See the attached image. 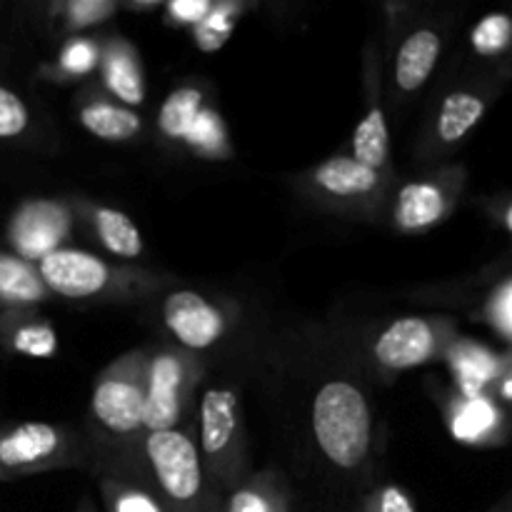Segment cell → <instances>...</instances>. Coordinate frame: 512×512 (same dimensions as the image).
I'll list each match as a JSON object with an SVG mask.
<instances>
[{"mask_svg":"<svg viewBox=\"0 0 512 512\" xmlns=\"http://www.w3.org/2000/svg\"><path fill=\"white\" fill-rule=\"evenodd\" d=\"M93 223L100 243L113 255L133 260L143 253V235L125 213L115 208H98L93 215Z\"/></svg>","mask_w":512,"mask_h":512,"instance_id":"e0dca14e","label":"cell"},{"mask_svg":"<svg viewBox=\"0 0 512 512\" xmlns=\"http://www.w3.org/2000/svg\"><path fill=\"white\" fill-rule=\"evenodd\" d=\"M230 8H215L210 10L208 18L203 20V23L198 25V30H195V40H198V45L203 50H218L220 45L228 40L230 30H233V18H230L228 13Z\"/></svg>","mask_w":512,"mask_h":512,"instance_id":"83f0119b","label":"cell"},{"mask_svg":"<svg viewBox=\"0 0 512 512\" xmlns=\"http://www.w3.org/2000/svg\"><path fill=\"white\" fill-rule=\"evenodd\" d=\"M30 113L25 100L10 88L0 85V140H15L28 130Z\"/></svg>","mask_w":512,"mask_h":512,"instance_id":"d4e9b609","label":"cell"},{"mask_svg":"<svg viewBox=\"0 0 512 512\" xmlns=\"http://www.w3.org/2000/svg\"><path fill=\"white\" fill-rule=\"evenodd\" d=\"M163 318L170 333L193 350H205L218 343L225 330V320L220 310L203 295L193 290H178L168 295L163 305Z\"/></svg>","mask_w":512,"mask_h":512,"instance_id":"ba28073f","label":"cell"},{"mask_svg":"<svg viewBox=\"0 0 512 512\" xmlns=\"http://www.w3.org/2000/svg\"><path fill=\"white\" fill-rule=\"evenodd\" d=\"M485 115L483 98L473 93H453L443 100L438 115V135L443 143L463 140Z\"/></svg>","mask_w":512,"mask_h":512,"instance_id":"d6986e66","label":"cell"},{"mask_svg":"<svg viewBox=\"0 0 512 512\" xmlns=\"http://www.w3.org/2000/svg\"><path fill=\"white\" fill-rule=\"evenodd\" d=\"M80 123L100 140H128L140 133V115L113 103H90L80 110Z\"/></svg>","mask_w":512,"mask_h":512,"instance_id":"2e32d148","label":"cell"},{"mask_svg":"<svg viewBox=\"0 0 512 512\" xmlns=\"http://www.w3.org/2000/svg\"><path fill=\"white\" fill-rule=\"evenodd\" d=\"M458 370H460V380H463L465 388L470 393H475L478 388H483L495 373V363L488 353L478 348H465L458 358Z\"/></svg>","mask_w":512,"mask_h":512,"instance_id":"484cf974","label":"cell"},{"mask_svg":"<svg viewBox=\"0 0 512 512\" xmlns=\"http://www.w3.org/2000/svg\"><path fill=\"white\" fill-rule=\"evenodd\" d=\"M188 393V363L183 355L160 353L145 375L143 428L148 433L175 430Z\"/></svg>","mask_w":512,"mask_h":512,"instance_id":"5b68a950","label":"cell"},{"mask_svg":"<svg viewBox=\"0 0 512 512\" xmlns=\"http://www.w3.org/2000/svg\"><path fill=\"white\" fill-rule=\"evenodd\" d=\"M145 378L135 368L118 365L95 385L90 410L98 425L113 435H133L143 428Z\"/></svg>","mask_w":512,"mask_h":512,"instance_id":"277c9868","label":"cell"},{"mask_svg":"<svg viewBox=\"0 0 512 512\" xmlns=\"http://www.w3.org/2000/svg\"><path fill=\"white\" fill-rule=\"evenodd\" d=\"M145 453L165 508L170 512H218L205 490L200 450L188 435L180 430L150 433Z\"/></svg>","mask_w":512,"mask_h":512,"instance_id":"7a4b0ae2","label":"cell"},{"mask_svg":"<svg viewBox=\"0 0 512 512\" xmlns=\"http://www.w3.org/2000/svg\"><path fill=\"white\" fill-rule=\"evenodd\" d=\"M388 148V120H385L383 108L373 105L353 133V160L378 173L388 160Z\"/></svg>","mask_w":512,"mask_h":512,"instance_id":"ac0fdd59","label":"cell"},{"mask_svg":"<svg viewBox=\"0 0 512 512\" xmlns=\"http://www.w3.org/2000/svg\"><path fill=\"white\" fill-rule=\"evenodd\" d=\"M508 225H510V230H512V208H510V213H508Z\"/></svg>","mask_w":512,"mask_h":512,"instance_id":"8d00e7d4","label":"cell"},{"mask_svg":"<svg viewBox=\"0 0 512 512\" xmlns=\"http://www.w3.org/2000/svg\"><path fill=\"white\" fill-rule=\"evenodd\" d=\"M503 512H512V510H503Z\"/></svg>","mask_w":512,"mask_h":512,"instance_id":"74e56055","label":"cell"},{"mask_svg":"<svg viewBox=\"0 0 512 512\" xmlns=\"http://www.w3.org/2000/svg\"><path fill=\"white\" fill-rule=\"evenodd\" d=\"M45 298L40 275L20 255L0 253V303L35 305Z\"/></svg>","mask_w":512,"mask_h":512,"instance_id":"9a60e30c","label":"cell"},{"mask_svg":"<svg viewBox=\"0 0 512 512\" xmlns=\"http://www.w3.org/2000/svg\"><path fill=\"white\" fill-rule=\"evenodd\" d=\"M495 425V410L493 405L485 403V400L475 398L470 403H465L460 408V413L455 415L453 420V433L458 435L460 440H475L480 435L488 433Z\"/></svg>","mask_w":512,"mask_h":512,"instance_id":"cb8c5ba5","label":"cell"},{"mask_svg":"<svg viewBox=\"0 0 512 512\" xmlns=\"http://www.w3.org/2000/svg\"><path fill=\"white\" fill-rule=\"evenodd\" d=\"M13 350L35 358H48L55 353V335L48 325H23L10 335Z\"/></svg>","mask_w":512,"mask_h":512,"instance_id":"4316f807","label":"cell"},{"mask_svg":"<svg viewBox=\"0 0 512 512\" xmlns=\"http://www.w3.org/2000/svg\"><path fill=\"white\" fill-rule=\"evenodd\" d=\"M105 73V85H108L110 93L118 100L128 105H140L145 100V83L143 73H140L138 58L133 55V50L128 45L118 43L110 45L108 53H105L103 63Z\"/></svg>","mask_w":512,"mask_h":512,"instance_id":"5bb4252c","label":"cell"},{"mask_svg":"<svg viewBox=\"0 0 512 512\" xmlns=\"http://www.w3.org/2000/svg\"><path fill=\"white\" fill-rule=\"evenodd\" d=\"M435 350V328L423 318H400L375 340V360L390 370L423 365Z\"/></svg>","mask_w":512,"mask_h":512,"instance_id":"30bf717a","label":"cell"},{"mask_svg":"<svg viewBox=\"0 0 512 512\" xmlns=\"http://www.w3.org/2000/svg\"><path fill=\"white\" fill-rule=\"evenodd\" d=\"M80 512H95V510H93V508H90V505H88V503H85V505H83V508H80Z\"/></svg>","mask_w":512,"mask_h":512,"instance_id":"d590c367","label":"cell"},{"mask_svg":"<svg viewBox=\"0 0 512 512\" xmlns=\"http://www.w3.org/2000/svg\"><path fill=\"white\" fill-rule=\"evenodd\" d=\"M213 10V3L208 0H178L168 5V15L180 25H200Z\"/></svg>","mask_w":512,"mask_h":512,"instance_id":"1f68e13d","label":"cell"},{"mask_svg":"<svg viewBox=\"0 0 512 512\" xmlns=\"http://www.w3.org/2000/svg\"><path fill=\"white\" fill-rule=\"evenodd\" d=\"M445 213V195L433 183H410L400 190L395 220L403 230H420L438 223Z\"/></svg>","mask_w":512,"mask_h":512,"instance_id":"4fadbf2b","label":"cell"},{"mask_svg":"<svg viewBox=\"0 0 512 512\" xmlns=\"http://www.w3.org/2000/svg\"><path fill=\"white\" fill-rule=\"evenodd\" d=\"M38 275L53 293L70 300L95 298L110 283V268L83 250L58 248L38 260Z\"/></svg>","mask_w":512,"mask_h":512,"instance_id":"8992f818","label":"cell"},{"mask_svg":"<svg viewBox=\"0 0 512 512\" xmlns=\"http://www.w3.org/2000/svg\"><path fill=\"white\" fill-rule=\"evenodd\" d=\"M512 40V20L510 15L493 13L485 15L473 30V48L480 55H498L503 53Z\"/></svg>","mask_w":512,"mask_h":512,"instance_id":"603a6c76","label":"cell"},{"mask_svg":"<svg viewBox=\"0 0 512 512\" xmlns=\"http://www.w3.org/2000/svg\"><path fill=\"white\" fill-rule=\"evenodd\" d=\"M203 113V93L198 88H178L165 98L158 125L168 138L185 140Z\"/></svg>","mask_w":512,"mask_h":512,"instance_id":"ffe728a7","label":"cell"},{"mask_svg":"<svg viewBox=\"0 0 512 512\" xmlns=\"http://www.w3.org/2000/svg\"><path fill=\"white\" fill-rule=\"evenodd\" d=\"M503 318L505 323H508V328L512 330V288L505 293V300H503Z\"/></svg>","mask_w":512,"mask_h":512,"instance_id":"836d02e7","label":"cell"},{"mask_svg":"<svg viewBox=\"0 0 512 512\" xmlns=\"http://www.w3.org/2000/svg\"><path fill=\"white\" fill-rule=\"evenodd\" d=\"M95 60H98V48H95L90 40H73L68 48L60 55V65H63L68 73H88L93 70Z\"/></svg>","mask_w":512,"mask_h":512,"instance_id":"f546056e","label":"cell"},{"mask_svg":"<svg viewBox=\"0 0 512 512\" xmlns=\"http://www.w3.org/2000/svg\"><path fill=\"white\" fill-rule=\"evenodd\" d=\"M185 140H188L190 145H205V148H215V145L223 140L218 115L203 110V113H200V118H198V123L193 125V130H190V135Z\"/></svg>","mask_w":512,"mask_h":512,"instance_id":"d6a6232c","label":"cell"},{"mask_svg":"<svg viewBox=\"0 0 512 512\" xmlns=\"http://www.w3.org/2000/svg\"><path fill=\"white\" fill-rule=\"evenodd\" d=\"M103 500L108 512H170L158 495L125 480L108 478L103 483Z\"/></svg>","mask_w":512,"mask_h":512,"instance_id":"44dd1931","label":"cell"},{"mask_svg":"<svg viewBox=\"0 0 512 512\" xmlns=\"http://www.w3.org/2000/svg\"><path fill=\"white\" fill-rule=\"evenodd\" d=\"M363 512H415L413 500L395 485H385L378 493H373L365 503Z\"/></svg>","mask_w":512,"mask_h":512,"instance_id":"4dcf8cb0","label":"cell"},{"mask_svg":"<svg viewBox=\"0 0 512 512\" xmlns=\"http://www.w3.org/2000/svg\"><path fill=\"white\" fill-rule=\"evenodd\" d=\"M503 395L505 398H512V380H508V383L503 385Z\"/></svg>","mask_w":512,"mask_h":512,"instance_id":"e575fe53","label":"cell"},{"mask_svg":"<svg viewBox=\"0 0 512 512\" xmlns=\"http://www.w3.org/2000/svg\"><path fill=\"white\" fill-rule=\"evenodd\" d=\"M68 213L63 205L50 200H35L23 205L10 223V240L18 248L20 258L40 260L58 250V243L68 233Z\"/></svg>","mask_w":512,"mask_h":512,"instance_id":"9c48e42d","label":"cell"},{"mask_svg":"<svg viewBox=\"0 0 512 512\" xmlns=\"http://www.w3.org/2000/svg\"><path fill=\"white\" fill-rule=\"evenodd\" d=\"M315 183L338 198H355L378 188L380 175L353 158H330L315 170Z\"/></svg>","mask_w":512,"mask_h":512,"instance_id":"7c38bea8","label":"cell"},{"mask_svg":"<svg viewBox=\"0 0 512 512\" xmlns=\"http://www.w3.org/2000/svg\"><path fill=\"white\" fill-rule=\"evenodd\" d=\"M200 460L220 485L238 478L243 465V423L235 390H205L200 400Z\"/></svg>","mask_w":512,"mask_h":512,"instance_id":"3957f363","label":"cell"},{"mask_svg":"<svg viewBox=\"0 0 512 512\" xmlns=\"http://www.w3.org/2000/svg\"><path fill=\"white\" fill-rule=\"evenodd\" d=\"M63 448V433L48 423H20L0 433V478L33 473L53 463Z\"/></svg>","mask_w":512,"mask_h":512,"instance_id":"52a82bcc","label":"cell"},{"mask_svg":"<svg viewBox=\"0 0 512 512\" xmlns=\"http://www.w3.org/2000/svg\"><path fill=\"white\" fill-rule=\"evenodd\" d=\"M115 13V3L110 0H75L68 5V20L75 28H88L108 20Z\"/></svg>","mask_w":512,"mask_h":512,"instance_id":"f1b7e54d","label":"cell"},{"mask_svg":"<svg viewBox=\"0 0 512 512\" xmlns=\"http://www.w3.org/2000/svg\"><path fill=\"white\" fill-rule=\"evenodd\" d=\"M225 512H288V505L275 485L260 480V483L235 490L228 498Z\"/></svg>","mask_w":512,"mask_h":512,"instance_id":"7402d4cb","label":"cell"},{"mask_svg":"<svg viewBox=\"0 0 512 512\" xmlns=\"http://www.w3.org/2000/svg\"><path fill=\"white\" fill-rule=\"evenodd\" d=\"M440 55V35L435 30H415L400 45L398 60H395V80L405 93L423 88L425 80L435 70Z\"/></svg>","mask_w":512,"mask_h":512,"instance_id":"8fae6325","label":"cell"},{"mask_svg":"<svg viewBox=\"0 0 512 512\" xmlns=\"http://www.w3.org/2000/svg\"><path fill=\"white\" fill-rule=\"evenodd\" d=\"M313 433L330 463L343 470L358 468L373 435L365 395L348 380L323 385L313 400Z\"/></svg>","mask_w":512,"mask_h":512,"instance_id":"6da1fadb","label":"cell"}]
</instances>
